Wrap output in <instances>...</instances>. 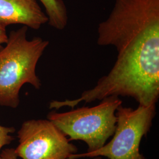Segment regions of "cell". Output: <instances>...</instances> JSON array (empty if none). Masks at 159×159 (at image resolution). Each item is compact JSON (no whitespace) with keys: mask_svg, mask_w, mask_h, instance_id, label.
<instances>
[{"mask_svg":"<svg viewBox=\"0 0 159 159\" xmlns=\"http://www.w3.org/2000/svg\"><path fill=\"white\" fill-rule=\"evenodd\" d=\"M20 159L15 153L14 148H5L1 151V159Z\"/></svg>","mask_w":159,"mask_h":159,"instance_id":"cell-9","label":"cell"},{"mask_svg":"<svg viewBox=\"0 0 159 159\" xmlns=\"http://www.w3.org/2000/svg\"><path fill=\"white\" fill-rule=\"evenodd\" d=\"M97 44L114 46L117 57L108 74L74 100H53L50 108H74L80 102L129 97L139 105H156L159 97V0H116L98 25Z\"/></svg>","mask_w":159,"mask_h":159,"instance_id":"cell-1","label":"cell"},{"mask_svg":"<svg viewBox=\"0 0 159 159\" xmlns=\"http://www.w3.org/2000/svg\"><path fill=\"white\" fill-rule=\"evenodd\" d=\"M96 106L83 107L67 112L52 111L47 119L59 129L70 142L80 140L88 146L87 152L102 148L116 130V112L123 102L118 97H108Z\"/></svg>","mask_w":159,"mask_h":159,"instance_id":"cell-3","label":"cell"},{"mask_svg":"<svg viewBox=\"0 0 159 159\" xmlns=\"http://www.w3.org/2000/svg\"><path fill=\"white\" fill-rule=\"evenodd\" d=\"M27 31L24 25L11 31L5 47L0 49L1 106L17 108L20 102V92L25 84L36 89L41 86L36 67L49 41L39 37L28 40Z\"/></svg>","mask_w":159,"mask_h":159,"instance_id":"cell-2","label":"cell"},{"mask_svg":"<svg viewBox=\"0 0 159 159\" xmlns=\"http://www.w3.org/2000/svg\"><path fill=\"white\" fill-rule=\"evenodd\" d=\"M16 129L12 127H6L0 125V159L2 149L13 141L14 137L12 133L15 132Z\"/></svg>","mask_w":159,"mask_h":159,"instance_id":"cell-8","label":"cell"},{"mask_svg":"<svg viewBox=\"0 0 159 159\" xmlns=\"http://www.w3.org/2000/svg\"><path fill=\"white\" fill-rule=\"evenodd\" d=\"M8 40V35L6 31V27L0 25V44H6Z\"/></svg>","mask_w":159,"mask_h":159,"instance_id":"cell-10","label":"cell"},{"mask_svg":"<svg viewBox=\"0 0 159 159\" xmlns=\"http://www.w3.org/2000/svg\"><path fill=\"white\" fill-rule=\"evenodd\" d=\"M15 153L20 159H68L78 151L49 120H29L17 132Z\"/></svg>","mask_w":159,"mask_h":159,"instance_id":"cell-5","label":"cell"},{"mask_svg":"<svg viewBox=\"0 0 159 159\" xmlns=\"http://www.w3.org/2000/svg\"><path fill=\"white\" fill-rule=\"evenodd\" d=\"M48 19L36 0H0V25L21 24L38 30Z\"/></svg>","mask_w":159,"mask_h":159,"instance_id":"cell-6","label":"cell"},{"mask_svg":"<svg viewBox=\"0 0 159 159\" xmlns=\"http://www.w3.org/2000/svg\"><path fill=\"white\" fill-rule=\"evenodd\" d=\"M93 159H102L101 156H96V157H93Z\"/></svg>","mask_w":159,"mask_h":159,"instance_id":"cell-11","label":"cell"},{"mask_svg":"<svg viewBox=\"0 0 159 159\" xmlns=\"http://www.w3.org/2000/svg\"><path fill=\"white\" fill-rule=\"evenodd\" d=\"M40 1L46 9L49 25L58 30L65 29L68 23V14L63 0Z\"/></svg>","mask_w":159,"mask_h":159,"instance_id":"cell-7","label":"cell"},{"mask_svg":"<svg viewBox=\"0 0 159 159\" xmlns=\"http://www.w3.org/2000/svg\"><path fill=\"white\" fill-rule=\"evenodd\" d=\"M156 114V105L136 109L121 105L117 108V123L112 139L102 148L91 152L74 154L68 159L96 156L108 159H147L140 152L143 137L147 136Z\"/></svg>","mask_w":159,"mask_h":159,"instance_id":"cell-4","label":"cell"},{"mask_svg":"<svg viewBox=\"0 0 159 159\" xmlns=\"http://www.w3.org/2000/svg\"><path fill=\"white\" fill-rule=\"evenodd\" d=\"M2 47V44H0V49H1V48Z\"/></svg>","mask_w":159,"mask_h":159,"instance_id":"cell-12","label":"cell"}]
</instances>
